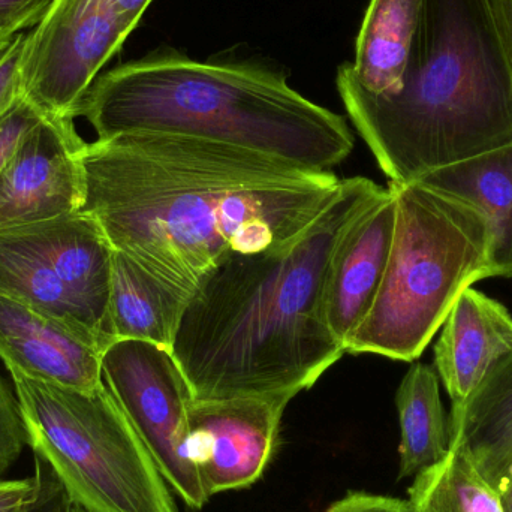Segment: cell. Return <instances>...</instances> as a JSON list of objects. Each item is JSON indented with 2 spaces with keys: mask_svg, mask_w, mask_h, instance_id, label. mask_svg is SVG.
Masks as SVG:
<instances>
[{
  "mask_svg": "<svg viewBox=\"0 0 512 512\" xmlns=\"http://www.w3.org/2000/svg\"><path fill=\"white\" fill-rule=\"evenodd\" d=\"M146 11L140 0H56L24 39V98L45 116L75 119L84 93Z\"/></svg>",
  "mask_w": 512,
  "mask_h": 512,
  "instance_id": "cell-8",
  "label": "cell"
},
{
  "mask_svg": "<svg viewBox=\"0 0 512 512\" xmlns=\"http://www.w3.org/2000/svg\"><path fill=\"white\" fill-rule=\"evenodd\" d=\"M26 33H18L12 39L8 51L0 59V116L5 114L18 99L23 98L21 56Z\"/></svg>",
  "mask_w": 512,
  "mask_h": 512,
  "instance_id": "cell-24",
  "label": "cell"
},
{
  "mask_svg": "<svg viewBox=\"0 0 512 512\" xmlns=\"http://www.w3.org/2000/svg\"><path fill=\"white\" fill-rule=\"evenodd\" d=\"M98 140L161 134L227 144L307 170L342 164L355 140L345 117L304 98L282 72L252 62L158 50L99 75L75 108Z\"/></svg>",
  "mask_w": 512,
  "mask_h": 512,
  "instance_id": "cell-4",
  "label": "cell"
},
{
  "mask_svg": "<svg viewBox=\"0 0 512 512\" xmlns=\"http://www.w3.org/2000/svg\"><path fill=\"white\" fill-rule=\"evenodd\" d=\"M396 227L375 303L345 349L421 357L463 291L489 277L490 231L474 204L423 182L393 185Z\"/></svg>",
  "mask_w": 512,
  "mask_h": 512,
  "instance_id": "cell-5",
  "label": "cell"
},
{
  "mask_svg": "<svg viewBox=\"0 0 512 512\" xmlns=\"http://www.w3.org/2000/svg\"><path fill=\"white\" fill-rule=\"evenodd\" d=\"M102 351L65 322L0 292V360L9 373L92 390L104 382Z\"/></svg>",
  "mask_w": 512,
  "mask_h": 512,
  "instance_id": "cell-12",
  "label": "cell"
},
{
  "mask_svg": "<svg viewBox=\"0 0 512 512\" xmlns=\"http://www.w3.org/2000/svg\"><path fill=\"white\" fill-rule=\"evenodd\" d=\"M12 39L14 38H5V36H0V59H2L3 54L8 51L9 45H11Z\"/></svg>",
  "mask_w": 512,
  "mask_h": 512,
  "instance_id": "cell-30",
  "label": "cell"
},
{
  "mask_svg": "<svg viewBox=\"0 0 512 512\" xmlns=\"http://www.w3.org/2000/svg\"><path fill=\"white\" fill-rule=\"evenodd\" d=\"M44 116L45 114L24 96L0 116V171L17 149L21 138Z\"/></svg>",
  "mask_w": 512,
  "mask_h": 512,
  "instance_id": "cell-22",
  "label": "cell"
},
{
  "mask_svg": "<svg viewBox=\"0 0 512 512\" xmlns=\"http://www.w3.org/2000/svg\"><path fill=\"white\" fill-rule=\"evenodd\" d=\"M65 512H87V511H84L83 508L78 507V505L72 504V502H69L68 508H66Z\"/></svg>",
  "mask_w": 512,
  "mask_h": 512,
  "instance_id": "cell-31",
  "label": "cell"
},
{
  "mask_svg": "<svg viewBox=\"0 0 512 512\" xmlns=\"http://www.w3.org/2000/svg\"><path fill=\"white\" fill-rule=\"evenodd\" d=\"M291 397L194 402L189 409V456L209 496L252 486L264 474Z\"/></svg>",
  "mask_w": 512,
  "mask_h": 512,
  "instance_id": "cell-10",
  "label": "cell"
},
{
  "mask_svg": "<svg viewBox=\"0 0 512 512\" xmlns=\"http://www.w3.org/2000/svg\"><path fill=\"white\" fill-rule=\"evenodd\" d=\"M114 248L83 212L0 231V292L107 348Z\"/></svg>",
  "mask_w": 512,
  "mask_h": 512,
  "instance_id": "cell-7",
  "label": "cell"
},
{
  "mask_svg": "<svg viewBox=\"0 0 512 512\" xmlns=\"http://www.w3.org/2000/svg\"><path fill=\"white\" fill-rule=\"evenodd\" d=\"M189 297V292L114 249L110 294L114 339L144 340L171 351Z\"/></svg>",
  "mask_w": 512,
  "mask_h": 512,
  "instance_id": "cell-17",
  "label": "cell"
},
{
  "mask_svg": "<svg viewBox=\"0 0 512 512\" xmlns=\"http://www.w3.org/2000/svg\"><path fill=\"white\" fill-rule=\"evenodd\" d=\"M450 445L496 490L512 477V348L448 417Z\"/></svg>",
  "mask_w": 512,
  "mask_h": 512,
  "instance_id": "cell-15",
  "label": "cell"
},
{
  "mask_svg": "<svg viewBox=\"0 0 512 512\" xmlns=\"http://www.w3.org/2000/svg\"><path fill=\"white\" fill-rule=\"evenodd\" d=\"M512 63V0H490Z\"/></svg>",
  "mask_w": 512,
  "mask_h": 512,
  "instance_id": "cell-28",
  "label": "cell"
},
{
  "mask_svg": "<svg viewBox=\"0 0 512 512\" xmlns=\"http://www.w3.org/2000/svg\"><path fill=\"white\" fill-rule=\"evenodd\" d=\"M56 0H0V36L14 38L44 20Z\"/></svg>",
  "mask_w": 512,
  "mask_h": 512,
  "instance_id": "cell-23",
  "label": "cell"
},
{
  "mask_svg": "<svg viewBox=\"0 0 512 512\" xmlns=\"http://www.w3.org/2000/svg\"><path fill=\"white\" fill-rule=\"evenodd\" d=\"M327 512H411V508L408 501H400L390 496L351 492L345 498L334 502Z\"/></svg>",
  "mask_w": 512,
  "mask_h": 512,
  "instance_id": "cell-26",
  "label": "cell"
},
{
  "mask_svg": "<svg viewBox=\"0 0 512 512\" xmlns=\"http://www.w3.org/2000/svg\"><path fill=\"white\" fill-rule=\"evenodd\" d=\"M36 496L27 512H65L69 499L47 463L35 456Z\"/></svg>",
  "mask_w": 512,
  "mask_h": 512,
  "instance_id": "cell-25",
  "label": "cell"
},
{
  "mask_svg": "<svg viewBox=\"0 0 512 512\" xmlns=\"http://www.w3.org/2000/svg\"><path fill=\"white\" fill-rule=\"evenodd\" d=\"M33 454L87 512H179L104 382L92 390L9 373Z\"/></svg>",
  "mask_w": 512,
  "mask_h": 512,
  "instance_id": "cell-6",
  "label": "cell"
},
{
  "mask_svg": "<svg viewBox=\"0 0 512 512\" xmlns=\"http://www.w3.org/2000/svg\"><path fill=\"white\" fill-rule=\"evenodd\" d=\"M498 493L504 512H512V477Z\"/></svg>",
  "mask_w": 512,
  "mask_h": 512,
  "instance_id": "cell-29",
  "label": "cell"
},
{
  "mask_svg": "<svg viewBox=\"0 0 512 512\" xmlns=\"http://www.w3.org/2000/svg\"><path fill=\"white\" fill-rule=\"evenodd\" d=\"M394 227L396 200L388 186L387 192L349 228L334 252L322 306L328 328L343 346L375 303L387 270Z\"/></svg>",
  "mask_w": 512,
  "mask_h": 512,
  "instance_id": "cell-13",
  "label": "cell"
},
{
  "mask_svg": "<svg viewBox=\"0 0 512 512\" xmlns=\"http://www.w3.org/2000/svg\"><path fill=\"white\" fill-rule=\"evenodd\" d=\"M417 182L481 210L490 231L489 277L512 279V144L433 171Z\"/></svg>",
  "mask_w": 512,
  "mask_h": 512,
  "instance_id": "cell-16",
  "label": "cell"
},
{
  "mask_svg": "<svg viewBox=\"0 0 512 512\" xmlns=\"http://www.w3.org/2000/svg\"><path fill=\"white\" fill-rule=\"evenodd\" d=\"M396 406L400 423L399 478L403 480L438 465L450 451V429L438 373L426 364H412L397 390Z\"/></svg>",
  "mask_w": 512,
  "mask_h": 512,
  "instance_id": "cell-19",
  "label": "cell"
},
{
  "mask_svg": "<svg viewBox=\"0 0 512 512\" xmlns=\"http://www.w3.org/2000/svg\"><path fill=\"white\" fill-rule=\"evenodd\" d=\"M81 165L80 212L116 251L189 294L227 259L297 240L342 185L331 171L176 135L86 143Z\"/></svg>",
  "mask_w": 512,
  "mask_h": 512,
  "instance_id": "cell-1",
  "label": "cell"
},
{
  "mask_svg": "<svg viewBox=\"0 0 512 512\" xmlns=\"http://www.w3.org/2000/svg\"><path fill=\"white\" fill-rule=\"evenodd\" d=\"M408 504L411 512H504L499 493L451 445L442 462L415 477Z\"/></svg>",
  "mask_w": 512,
  "mask_h": 512,
  "instance_id": "cell-20",
  "label": "cell"
},
{
  "mask_svg": "<svg viewBox=\"0 0 512 512\" xmlns=\"http://www.w3.org/2000/svg\"><path fill=\"white\" fill-rule=\"evenodd\" d=\"M435 366L451 406H459L512 348L507 307L477 289L460 294L442 324Z\"/></svg>",
  "mask_w": 512,
  "mask_h": 512,
  "instance_id": "cell-14",
  "label": "cell"
},
{
  "mask_svg": "<svg viewBox=\"0 0 512 512\" xmlns=\"http://www.w3.org/2000/svg\"><path fill=\"white\" fill-rule=\"evenodd\" d=\"M102 381L140 436L168 486L192 510L209 502L189 456L191 388L164 346L116 339L102 351Z\"/></svg>",
  "mask_w": 512,
  "mask_h": 512,
  "instance_id": "cell-9",
  "label": "cell"
},
{
  "mask_svg": "<svg viewBox=\"0 0 512 512\" xmlns=\"http://www.w3.org/2000/svg\"><path fill=\"white\" fill-rule=\"evenodd\" d=\"M349 119L393 185L512 144V63L490 0H424L402 89L337 71Z\"/></svg>",
  "mask_w": 512,
  "mask_h": 512,
  "instance_id": "cell-3",
  "label": "cell"
},
{
  "mask_svg": "<svg viewBox=\"0 0 512 512\" xmlns=\"http://www.w3.org/2000/svg\"><path fill=\"white\" fill-rule=\"evenodd\" d=\"M424 0H370L357 38L352 77L366 92L390 96L405 80Z\"/></svg>",
  "mask_w": 512,
  "mask_h": 512,
  "instance_id": "cell-18",
  "label": "cell"
},
{
  "mask_svg": "<svg viewBox=\"0 0 512 512\" xmlns=\"http://www.w3.org/2000/svg\"><path fill=\"white\" fill-rule=\"evenodd\" d=\"M74 120L44 116L21 138L0 171V231L80 212L86 141Z\"/></svg>",
  "mask_w": 512,
  "mask_h": 512,
  "instance_id": "cell-11",
  "label": "cell"
},
{
  "mask_svg": "<svg viewBox=\"0 0 512 512\" xmlns=\"http://www.w3.org/2000/svg\"><path fill=\"white\" fill-rule=\"evenodd\" d=\"M385 192L366 177L342 179L297 240L233 256L201 277L171 349L194 402L294 399L346 354L325 321L328 270L349 228Z\"/></svg>",
  "mask_w": 512,
  "mask_h": 512,
  "instance_id": "cell-2",
  "label": "cell"
},
{
  "mask_svg": "<svg viewBox=\"0 0 512 512\" xmlns=\"http://www.w3.org/2000/svg\"><path fill=\"white\" fill-rule=\"evenodd\" d=\"M26 447H29V438L17 396L0 375V480Z\"/></svg>",
  "mask_w": 512,
  "mask_h": 512,
  "instance_id": "cell-21",
  "label": "cell"
},
{
  "mask_svg": "<svg viewBox=\"0 0 512 512\" xmlns=\"http://www.w3.org/2000/svg\"><path fill=\"white\" fill-rule=\"evenodd\" d=\"M35 496V475L21 480H0V512H27Z\"/></svg>",
  "mask_w": 512,
  "mask_h": 512,
  "instance_id": "cell-27",
  "label": "cell"
}]
</instances>
